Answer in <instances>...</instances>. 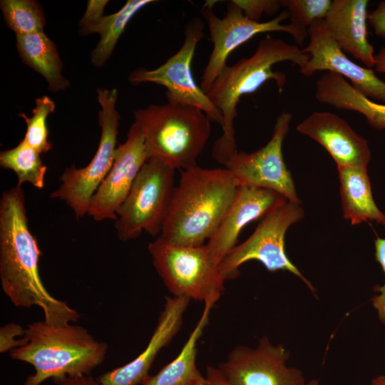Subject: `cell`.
<instances>
[{
    "instance_id": "obj_1",
    "label": "cell",
    "mask_w": 385,
    "mask_h": 385,
    "mask_svg": "<svg viewBox=\"0 0 385 385\" xmlns=\"http://www.w3.org/2000/svg\"><path fill=\"white\" fill-rule=\"evenodd\" d=\"M41 252L29 227L21 185L0 198V280L4 293L16 307H40L44 321L56 325L76 322L80 314L46 289L39 274Z\"/></svg>"
},
{
    "instance_id": "obj_2",
    "label": "cell",
    "mask_w": 385,
    "mask_h": 385,
    "mask_svg": "<svg viewBox=\"0 0 385 385\" xmlns=\"http://www.w3.org/2000/svg\"><path fill=\"white\" fill-rule=\"evenodd\" d=\"M238 187L225 168L196 165L181 170L158 237L175 245H205L222 220Z\"/></svg>"
},
{
    "instance_id": "obj_3",
    "label": "cell",
    "mask_w": 385,
    "mask_h": 385,
    "mask_svg": "<svg viewBox=\"0 0 385 385\" xmlns=\"http://www.w3.org/2000/svg\"><path fill=\"white\" fill-rule=\"evenodd\" d=\"M309 56L297 45L267 35L262 38L252 55L226 66L206 93L223 118L222 135L214 143L212 156L223 165L237 151L234 120L237 115V106L245 95L257 91L265 83L274 81L282 92L286 76L272 70L279 62L288 61L302 68Z\"/></svg>"
},
{
    "instance_id": "obj_4",
    "label": "cell",
    "mask_w": 385,
    "mask_h": 385,
    "mask_svg": "<svg viewBox=\"0 0 385 385\" xmlns=\"http://www.w3.org/2000/svg\"><path fill=\"white\" fill-rule=\"evenodd\" d=\"M25 343L10 351L11 357L34 367L24 385H40L48 379L89 375L105 360L106 342L98 341L83 327L56 325L43 321L29 324Z\"/></svg>"
},
{
    "instance_id": "obj_5",
    "label": "cell",
    "mask_w": 385,
    "mask_h": 385,
    "mask_svg": "<svg viewBox=\"0 0 385 385\" xmlns=\"http://www.w3.org/2000/svg\"><path fill=\"white\" fill-rule=\"evenodd\" d=\"M133 114L148 160H160L174 170L197 165L211 133L209 117L202 110L168 102L137 109Z\"/></svg>"
},
{
    "instance_id": "obj_6",
    "label": "cell",
    "mask_w": 385,
    "mask_h": 385,
    "mask_svg": "<svg viewBox=\"0 0 385 385\" xmlns=\"http://www.w3.org/2000/svg\"><path fill=\"white\" fill-rule=\"evenodd\" d=\"M148 252L157 273L175 297L215 303L226 281L210 258L205 244L175 245L159 237L150 242Z\"/></svg>"
},
{
    "instance_id": "obj_7",
    "label": "cell",
    "mask_w": 385,
    "mask_h": 385,
    "mask_svg": "<svg viewBox=\"0 0 385 385\" xmlns=\"http://www.w3.org/2000/svg\"><path fill=\"white\" fill-rule=\"evenodd\" d=\"M97 94L101 108L98 112L101 134L96 153L83 168H77L74 165L66 168L60 177L59 187L50 195V198L63 201L78 219L88 214L92 197L109 172L118 147V91L98 88Z\"/></svg>"
},
{
    "instance_id": "obj_8",
    "label": "cell",
    "mask_w": 385,
    "mask_h": 385,
    "mask_svg": "<svg viewBox=\"0 0 385 385\" xmlns=\"http://www.w3.org/2000/svg\"><path fill=\"white\" fill-rule=\"evenodd\" d=\"M175 170L155 159L145 163L116 212L120 240L135 239L143 232L160 235L175 188Z\"/></svg>"
},
{
    "instance_id": "obj_9",
    "label": "cell",
    "mask_w": 385,
    "mask_h": 385,
    "mask_svg": "<svg viewBox=\"0 0 385 385\" xmlns=\"http://www.w3.org/2000/svg\"><path fill=\"white\" fill-rule=\"evenodd\" d=\"M301 203L286 201L267 213L243 242L237 245L219 265L225 280L237 277L244 263L256 260L270 272L288 271L302 279L314 291V287L288 258L284 247L287 230L304 216Z\"/></svg>"
},
{
    "instance_id": "obj_10",
    "label": "cell",
    "mask_w": 385,
    "mask_h": 385,
    "mask_svg": "<svg viewBox=\"0 0 385 385\" xmlns=\"http://www.w3.org/2000/svg\"><path fill=\"white\" fill-rule=\"evenodd\" d=\"M214 2L207 1L202 12L213 45L200 82V88L205 93L227 66L229 55L255 36L267 32H284L291 35L299 45H302L308 36V30L291 23L282 24V22L289 18L285 9L272 20L257 22L247 18L230 1L225 15L220 19L212 9Z\"/></svg>"
},
{
    "instance_id": "obj_11",
    "label": "cell",
    "mask_w": 385,
    "mask_h": 385,
    "mask_svg": "<svg viewBox=\"0 0 385 385\" xmlns=\"http://www.w3.org/2000/svg\"><path fill=\"white\" fill-rule=\"evenodd\" d=\"M203 30L200 19H191L185 27L183 43L175 53L155 69L139 68L133 71L128 81L132 84L153 83L163 86L167 89L168 103L196 107L222 128L221 113L195 83L192 73V58L204 36Z\"/></svg>"
},
{
    "instance_id": "obj_12",
    "label": "cell",
    "mask_w": 385,
    "mask_h": 385,
    "mask_svg": "<svg viewBox=\"0 0 385 385\" xmlns=\"http://www.w3.org/2000/svg\"><path fill=\"white\" fill-rule=\"evenodd\" d=\"M292 119L290 112L282 111L277 118L272 136L266 145L250 153L237 150L227 158L223 165L239 185L269 189L289 202L301 203L282 154V145Z\"/></svg>"
},
{
    "instance_id": "obj_13",
    "label": "cell",
    "mask_w": 385,
    "mask_h": 385,
    "mask_svg": "<svg viewBox=\"0 0 385 385\" xmlns=\"http://www.w3.org/2000/svg\"><path fill=\"white\" fill-rule=\"evenodd\" d=\"M289 352L262 337L255 348L232 349L217 369L232 385H306L302 371L287 366Z\"/></svg>"
},
{
    "instance_id": "obj_14",
    "label": "cell",
    "mask_w": 385,
    "mask_h": 385,
    "mask_svg": "<svg viewBox=\"0 0 385 385\" xmlns=\"http://www.w3.org/2000/svg\"><path fill=\"white\" fill-rule=\"evenodd\" d=\"M148 160L143 135L133 123L125 141L117 147L113 163L93 196L87 215L98 222L115 221L118 208Z\"/></svg>"
},
{
    "instance_id": "obj_15",
    "label": "cell",
    "mask_w": 385,
    "mask_h": 385,
    "mask_svg": "<svg viewBox=\"0 0 385 385\" xmlns=\"http://www.w3.org/2000/svg\"><path fill=\"white\" fill-rule=\"evenodd\" d=\"M308 45L302 48L309 56L299 69L305 76L324 71L346 79L355 89L373 101L385 102V82L371 68L361 66L349 59L327 33L323 20L314 22L308 29Z\"/></svg>"
},
{
    "instance_id": "obj_16",
    "label": "cell",
    "mask_w": 385,
    "mask_h": 385,
    "mask_svg": "<svg viewBox=\"0 0 385 385\" xmlns=\"http://www.w3.org/2000/svg\"><path fill=\"white\" fill-rule=\"evenodd\" d=\"M286 201L284 196L275 191L247 185H239L222 220L205 244L212 262L219 267L237 245L239 235L247 225L262 219Z\"/></svg>"
},
{
    "instance_id": "obj_17",
    "label": "cell",
    "mask_w": 385,
    "mask_h": 385,
    "mask_svg": "<svg viewBox=\"0 0 385 385\" xmlns=\"http://www.w3.org/2000/svg\"><path fill=\"white\" fill-rule=\"evenodd\" d=\"M296 130L319 143L334 159L337 167L366 168L370 162L367 141L335 113L314 111L298 123Z\"/></svg>"
},
{
    "instance_id": "obj_18",
    "label": "cell",
    "mask_w": 385,
    "mask_h": 385,
    "mask_svg": "<svg viewBox=\"0 0 385 385\" xmlns=\"http://www.w3.org/2000/svg\"><path fill=\"white\" fill-rule=\"evenodd\" d=\"M190 299L183 297H166L163 309L145 349L133 360L101 375L99 385H142L159 351L178 333Z\"/></svg>"
},
{
    "instance_id": "obj_19",
    "label": "cell",
    "mask_w": 385,
    "mask_h": 385,
    "mask_svg": "<svg viewBox=\"0 0 385 385\" xmlns=\"http://www.w3.org/2000/svg\"><path fill=\"white\" fill-rule=\"evenodd\" d=\"M368 0H333L323 19L332 39L366 68L375 66L374 48L368 39Z\"/></svg>"
},
{
    "instance_id": "obj_20",
    "label": "cell",
    "mask_w": 385,
    "mask_h": 385,
    "mask_svg": "<svg viewBox=\"0 0 385 385\" xmlns=\"http://www.w3.org/2000/svg\"><path fill=\"white\" fill-rule=\"evenodd\" d=\"M315 98L335 108L357 112L375 129H385V104L366 97L336 73L325 72L317 79Z\"/></svg>"
},
{
    "instance_id": "obj_21",
    "label": "cell",
    "mask_w": 385,
    "mask_h": 385,
    "mask_svg": "<svg viewBox=\"0 0 385 385\" xmlns=\"http://www.w3.org/2000/svg\"><path fill=\"white\" fill-rule=\"evenodd\" d=\"M343 216L351 225L367 220L385 226V214L376 206L366 168L337 167Z\"/></svg>"
},
{
    "instance_id": "obj_22",
    "label": "cell",
    "mask_w": 385,
    "mask_h": 385,
    "mask_svg": "<svg viewBox=\"0 0 385 385\" xmlns=\"http://www.w3.org/2000/svg\"><path fill=\"white\" fill-rule=\"evenodd\" d=\"M215 303H205L204 310L178 355L142 385H207L208 381L196 364L197 343L208 324Z\"/></svg>"
},
{
    "instance_id": "obj_23",
    "label": "cell",
    "mask_w": 385,
    "mask_h": 385,
    "mask_svg": "<svg viewBox=\"0 0 385 385\" xmlns=\"http://www.w3.org/2000/svg\"><path fill=\"white\" fill-rule=\"evenodd\" d=\"M16 47L22 61L45 78L50 91L68 88L69 82L61 73L63 66L56 46L44 32L16 35Z\"/></svg>"
},
{
    "instance_id": "obj_24",
    "label": "cell",
    "mask_w": 385,
    "mask_h": 385,
    "mask_svg": "<svg viewBox=\"0 0 385 385\" xmlns=\"http://www.w3.org/2000/svg\"><path fill=\"white\" fill-rule=\"evenodd\" d=\"M153 0H128L117 12L102 16L96 22L80 29L83 35L97 33L101 38L91 54L95 66H103L111 56L113 51L126 26L135 14Z\"/></svg>"
},
{
    "instance_id": "obj_25",
    "label": "cell",
    "mask_w": 385,
    "mask_h": 385,
    "mask_svg": "<svg viewBox=\"0 0 385 385\" xmlns=\"http://www.w3.org/2000/svg\"><path fill=\"white\" fill-rule=\"evenodd\" d=\"M41 155L22 139L14 148L0 153V165L15 173L18 184L22 185L28 183L38 189H43L47 168Z\"/></svg>"
},
{
    "instance_id": "obj_26",
    "label": "cell",
    "mask_w": 385,
    "mask_h": 385,
    "mask_svg": "<svg viewBox=\"0 0 385 385\" xmlns=\"http://www.w3.org/2000/svg\"><path fill=\"white\" fill-rule=\"evenodd\" d=\"M3 17L16 35L43 32L46 19L38 2L34 0H1Z\"/></svg>"
},
{
    "instance_id": "obj_27",
    "label": "cell",
    "mask_w": 385,
    "mask_h": 385,
    "mask_svg": "<svg viewBox=\"0 0 385 385\" xmlns=\"http://www.w3.org/2000/svg\"><path fill=\"white\" fill-rule=\"evenodd\" d=\"M55 108L52 99L43 96L36 99V106L30 117L23 113L19 114L26 124L23 139L41 154L46 153L52 148V143L48 139L46 120L48 115L54 113Z\"/></svg>"
},
{
    "instance_id": "obj_28",
    "label": "cell",
    "mask_w": 385,
    "mask_h": 385,
    "mask_svg": "<svg viewBox=\"0 0 385 385\" xmlns=\"http://www.w3.org/2000/svg\"><path fill=\"white\" fill-rule=\"evenodd\" d=\"M291 24L308 30L318 20H323L330 9L331 0H281Z\"/></svg>"
},
{
    "instance_id": "obj_29",
    "label": "cell",
    "mask_w": 385,
    "mask_h": 385,
    "mask_svg": "<svg viewBox=\"0 0 385 385\" xmlns=\"http://www.w3.org/2000/svg\"><path fill=\"white\" fill-rule=\"evenodd\" d=\"M249 19L260 22L263 14L272 15L282 7L281 0H232Z\"/></svg>"
},
{
    "instance_id": "obj_30",
    "label": "cell",
    "mask_w": 385,
    "mask_h": 385,
    "mask_svg": "<svg viewBox=\"0 0 385 385\" xmlns=\"http://www.w3.org/2000/svg\"><path fill=\"white\" fill-rule=\"evenodd\" d=\"M25 329L16 323L6 324L0 329V352L5 353L24 344Z\"/></svg>"
},
{
    "instance_id": "obj_31",
    "label": "cell",
    "mask_w": 385,
    "mask_h": 385,
    "mask_svg": "<svg viewBox=\"0 0 385 385\" xmlns=\"http://www.w3.org/2000/svg\"><path fill=\"white\" fill-rule=\"evenodd\" d=\"M374 245L376 260L381 266L385 275V238L377 237ZM377 292L379 294L374 296L371 301L380 319L385 324V282L377 289Z\"/></svg>"
},
{
    "instance_id": "obj_32",
    "label": "cell",
    "mask_w": 385,
    "mask_h": 385,
    "mask_svg": "<svg viewBox=\"0 0 385 385\" xmlns=\"http://www.w3.org/2000/svg\"><path fill=\"white\" fill-rule=\"evenodd\" d=\"M108 1L90 0L86 12L80 21V29L93 24L103 16V10Z\"/></svg>"
},
{
    "instance_id": "obj_33",
    "label": "cell",
    "mask_w": 385,
    "mask_h": 385,
    "mask_svg": "<svg viewBox=\"0 0 385 385\" xmlns=\"http://www.w3.org/2000/svg\"><path fill=\"white\" fill-rule=\"evenodd\" d=\"M368 21L374 34L381 38H385V1H380L368 14Z\"/></svg>"
},
{
    "instance_id": "obj_34",
    "label": "cell",
    "mask_w": 385,
    "mask_h": 385,
    "mask_svg": "<svg viewBox=\"0 0 385 385\" xmlns=\"http://www.w3.org/2000/svg\"><path fill=\"white\" fill-rule=\"evenodd\" d=\"M53 381L56 385H99L90 375L65 376Z\"/></svg>"
},
{
    "instance_id": "obj_35",
    "label": "cell",
    "mask_w": 385,
    "mask_h": 385,
    "mask_svg": "<svg viewBox=\"0 0 385 385\" xmlns=\"http://www.w3.org/2000/svg\"><path fill=\"white\" fill-rule=\"evenodd\" d=\"M205 376L211 385H232L224 377L217 367L208 365L206 369Z\"/></svg>"
},
{
    "instance_id": "obj_36",
    "label": "cell",
    "mask_w": 385,
    "mask_h": 385,
    "mask_svg": "<svg viewBox=\"0 0 385 385\" xmlns=\"http://www.w3.org/2000/svg\"><path fill=\"white\" fill-rule=\"evenodd\" d=\"M375 70L381 73H385V46L381 48L375 54Z\"/></svg>"
},
{
    "instance_id": "obj_37",
    "label": "cell",
    "mask_w": 385,
    "mask_h": 385,
    "mask_svg": "<svg viewBox=\"0 0 385 385\" xmlns=\"http://www.w3.org/2000/svg\"><path fill=\"white\" fill-rule=\"evenodd\" d=\"M371 385H385V375H381L375 377L371 381Z\"/></svg>"
},
{
    "instance_id": "obj_38",
    "label": "cell",
    "mask_w": 385,
    "mask_h": 385,
    "mask_svg": "<svg viewBox=\"0 0 385 385\" xmlns=\"http://www.w3.org/2000/svg\"><path fill=\"white\" fill-rule=\"evenodd\" d=\"M306 385H318V381L317 380H311Z\"/></svg>"
},
{
    "instance_id": "obj_39",
    "label": "cell",
    "mask_w": 385,
    "mask_h": 385,
    "mask_svg": "<svg viewBox=\"0 0 385 385\" xmlns=\"http://www.w3.org/2000/svg\"><path fill=\"white\" fill-rule=\"evenodd\" d=\"M207 385H211L209 382H208V384Z\"/></svg>"
}]
</instances>
